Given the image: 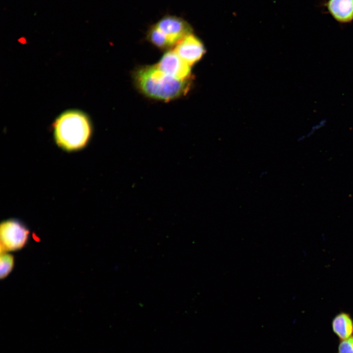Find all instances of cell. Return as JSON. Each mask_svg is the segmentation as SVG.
<instances>
[{"label": "cell", "instance_id": "cell-1", "mask_svg": "<svg viewBox=\"0 0 353 353\" xmlns=\"http://www.w3.org/2000/svg\"><path fill=\"white\" fill-rule=\"evenodd\" d=\"M138 89L154 99L169 101L186 94L190 87L189 80H179L166 75L156 65L138 68L133 74Z\"/></svg>", "mask_w": 353, "mask_h": 353}, {"label": "cell", "instance_id": "cell-2", "mask_svg": "<svg viewBox=\"0 0 353 353\" xmlns=\"http://www.w3.org/2000/svg\"><path fill=\"white\" fill-rule=\"evenodd\" d=\"M57 145L67 151L84 148L89 142L92 131L89 117L79 110H68L60 114L52 124Z\"/></svg>", "mask_w": 353, "mask_h": 353}, {"label": "cell", "instance_id": "cell-3", "mask_svg": "<svg viewBox=\"0 0 353 353\" xmlns=\"http://www.w3.org/2000/svg\"><path fill=\"white\" fill-rule=\"evenodd\" d=\"M29 230L20 221L10 219L0 226V253L14 251L22 248L26 244Z\"/></svg>", "mask_w": 353, "mask_h": 353}, {"label": "cell", "instance_id": "cell-4", "mask_svg": "<svg viewBox=\"0 0 353 353\" xmlns=\"http://www.w3.org/2000/svg\"><path fill=\"white\" fill-rule=\"evenodd\" d=\"M154 25L173 46L192 33V28L188 23L176 16L165 15Z\"/></svg>", "mask_w": 353, "mask_h": 353}, {"label": "cell", "instance_id": "cell-5", "mask_svg": "<svg viewBox=\"0 0 353 353\" xmlns=\"http://www.w3.org/2000/svg\"><path fill=\"white\" fill-rule=\"evenodd\" d=\"M155 65L166 75L179 80H189L191 76V66L183 60L174 50L166 52Z\"/></svg>", "mask_w": 353, "mask_h": 353}, {"label": "cell", "instance_id": "cell-6", "mask_svg": "<svg viewBox=\"0 0 353 353\" xmlns=\"http://www.w3.org/2000/svg\"><path fill=\"white\" fill-rule=\"evenodd\" d=\"M174 51L191 66L201 59L205 50L200 39L191 33L176 45Z\"/></svg>", "mask_w": 353, "mask_h": 353}, {"label": "cell", "instance_id": "cell-7", "mask_svg": "<svg viewBox=\"0 0 353 353\" xmlns=\"http://www.w3.org/2000/svg\"><path fill=\"white\" fill-rule=\"evenodd\" d=\"M323 5L337 22L348 24L353 21V0H327Z\"/></svg>", "mask_w": 353, "mask_h": 353}, {"label": "cell", "instance_id": "cell-8", "mask_svg": "<svg viewBox=\"0 0 353 353\" xmlns=\"http://www.w3.org/2000/svg\"><path fill=\"white\" fill-rule=\"evenodd\" d=\"M331 326L333 332L341 340L353 335V320L348 313L342 312L337 314L333 319Z\"/></svg>", "mask_w": 353, "mask_h": 353}, {"label": "cell", "instance_id": "cell-9", "mask_svg": "<svg viewBox=\"0 0 353 353\" xmlns=\"http://www.w3.org/2000/svg\"><path fill=\"white\" fill-rule=\"evenodd\" d=\"M147 39L156 47L161 50H168L173 47L164 34L153 24L149 29Z\"/></svg>", "mask_w": 353, "mask_h": 353}, {"label": "cell", "instance_id": "cell-10", "mask_svg": "<svg viewBox=\"0 0 353 353\" xmlns=\"http://www.w3.org/2000/svg\"><path fill=\"white\" fill-rule=\"evenodd\" d=\"M13 256L7 252L0 253V278L5 277L12 271L14 266Z\"/></svg>", "mask_w": 353, "mask_h": 353}, {"label": "cell", "instance_id": "cell-11", "mask_svg": "<svg viewBox=\"0 0 353 353\" xmlns=\"http://www.w3.org/2000/svg\"><path fill=\"white\" fill-rule=\"evenodd\" d=\"M338 353H353V335L341 341L338 348Z\"/></svg>", "mask_w": 353, "mask_h": 353}]
</instances>
